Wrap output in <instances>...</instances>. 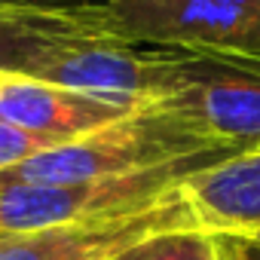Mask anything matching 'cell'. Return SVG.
Here are the masks:
<instances>
[{
	"label": "cell",
	"mask_w": 260,
	"mask_h": 260,
	"mask_svg": "<svg viewBox=\"0 0 260 260\" xmlns=\"http://www.w3.org/2000/svg\"><path fill=\"white\" fill-rule=\"evenodd\" d=\"M104 0H0V16L25 13H101Z\"/></svg>",
	"instance_id": "obj_10"
},
{
	"label": "cell",
	"mask_w": 260,
	"mask_h": 260,
	"mask_svg": "<svg viewBox=\"0 0 260 260\" xmlns=\"http://www.w3.org/2000/svg\"><path fill=\"white\" fill-rule=\"evenodd\" d=\"M166 68L153 107L236 153L260 147V58L162 46Z\"/></svg>",
	"instance_id": "obj_2"
},
{
	"label": "cell",
	"mask_w": 260,
	"mask_h": 260,
	"mask_svg": "<svg viewBox=\"0 0 260 260\" xmlns=\"http://www.w3.org/2000/svg\"><path fill=\"white\" fill-rule=\"evenodd\" d=\"M190 226L199 223L181 187V193L135 214L83 223H55L31 233H0V260H98L107 254H122L147 239Z\"/></svg>",
	"instance_id": "obj_5"
},
{
	"label": "cell",
	"mask_w": 260,
	"mask_h": 260,
	"mask_svg": "<svg viewBox=\"0 0 260 260\" xmlns=\"http://www.w3.org/2000/svg\"><path fill=\"white\" fill-rule=\"evenodd\" d=\"M193 230V226H190ZM181 233H166V236H156V239H147L135 248H128L119 260H175L178 257V245H181Z\"/></svg>",
	"instance_id": "obj_12"
},
{
	"label": "cell",
	"mask_w": 260,
	"mask_h": 260,
	"mask_svg": "<svg viewBox=\"0 0 260 260\" xmlns=\"http://www.w3.org/2000/svg\"><path fill=\"white\" fill-rule=\"evenodd\" d=\"M132 110L138 107L113 104L55 83L0 71V122L43 135L55 144H68L89 132H98Z\"/></svg>",
	"instance_id": "obj_6"
},
{
	"label": "cell",
	"mask_w": 260,
	"mask_h": 260,
	"mask_svg": "<svg viewBox=\"0 0 260 260\" xmlns=\"http://www.w3.org/2000/svg\"><path fill=\"white\" fill-rule=\"evenodd\" d=\"M239 156V153H236ZM233 159V153H205L156 169H141L80 184H0V233H31L55 223L104 220L135 214L181 193L184 181Z\"/></svg>",
	"instance_id": "obj_3"
},
{
	"label": "cell",
	"mask_w": 260,
	"mask_h": 260,
	"mask_svg": "<svg viewBox=\"0 0 260 260\" xmlns=\"http://www.w3.org/2000/svg\"><path fill=\"white\" fill-rule=\"evenodd\" d=\"M205 153H233L217 147L187 128L178 116L144 104L128 116L89 132L77 141L58 144L34 159L0 172V184H80L95 178H113L141 169H156L166 162L205 156Z\"/></svg>",
	"instance_id": "obj_1"
},
{
	"label": "cell",
	"mask_w": 260,
	"mask_h": 260,
	"mask_svg": "<svg viewBox=\"0 0 260 260\" xmlns=\"http://www.w3.org/2000/svg\"><path fill=\"white\" fill-rule=\"evenodd\" d=\"M251 236H257V239H260V230H257V233H251Z\"/></svg>",
	"instance_id": "obj_15"
},
{
	"label": "cell",
	"mask_w": 260,
	"mask_h": 260,
	"mask_svg": "<svg viewBox=\"0 0 260 260\" xmlns=\"http://www.w3.org/2000/svg\"><path fill=\"white\" fill-rule=\"evenodd\" d=\"M175 260H220L214 233H208V230H202V226L184 230V233H181V245H178V257H175Z\"/></svg>",
	"instance_id": "obj_11"
},
{
	"label": "cell",
	"mask_w": 260,
	"mask_h": 260,
	"mask_svg": "<svg viewBox=\"0 0 260 260\" xmlns=\"http://www.w3.org/2000/svg\"><path fill=\"white\" fill-rule=\"evenodd\" d=\"M122 254H125V251H122ZM122 254H107V257H98V260H119Z\"/></svg>",
	"instance_id": "obj_14"
},
{
	"label": "cell",
	"mask_w": 260,
	"mask_h": 260,
	"mask_svg": "<svg viewBox=\"0 0 260 260\" xmlns=\"http://www.w3.org/2000/svg\"><path fill=\"white\" fill-rule=\"evenodd\" d=\"M196 223L208 233L260 230V147L245 150L184 181Z\"/></svg>",
	"instance_id": "obj_7"
},
{
	"label": "cell",
	"mask_w": 260,
	"mask_h": 260,
	"mask_svg": "<svg viewBox=\"0 0 260 260\" xmlns=\"http://www.w3.org/2000/svg\"><path fill=\"white\" fill-rule=\"evenodd\" d=\"M107 31L101 13H25V16H0V71L28 74L37 58L49 49L80 40L86 34Z\"/></svg>",
	"instance_id": "obj_8"
},
{
	"label": "cell",
	"mask_w": 260,
	"mask_h": 260,
	"mask_svg": "<svg viewBox=\"0 0 260 260\" xmlns=\"http://www.w3.org/2000/svg\"><path fill=\"white\" fill-rule=\"evenodd\" d=\"M220 260H260V239L251 233H214Z\"/></svg>",
	"instance_id": "obj_13"
},
{
	"label": "cell",
	"mask_w": 260,
	"mask_h": 260,
	"mask_svg": "<svg viewBox=\"0 0 260 260\" xmlns=\"http://www.w3.org/2000/svg\"><path fill=\"white\" fill-rule=\"evenodd\" d=\"M58 147L55 141L43 138V135H34V132H25V128H16L10 122H0V172H10L28 159H34L37 153H46Z\"/></svg>",
	"instance_id": "obj_9"
},
{
	"label": "cell",
	"mask_w": 260,
	"mask_h": 260,
	"mask_svg": "<svg viewBox=\"0 0 260 260\" xmlns=\"http://www.w3.org/2000/svg\"><path fill=\"white\" fill-rule=\"evenodd\" d=\"M113 37L260 58V0H104Z\"/></svg>",
	"instance_id": "obj_4"
}]
</instances>
